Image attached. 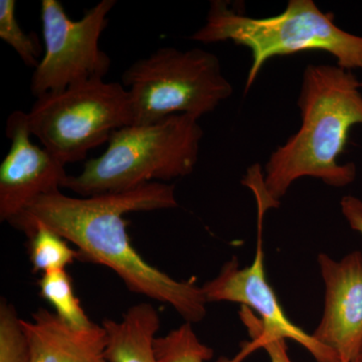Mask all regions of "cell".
<instances>
[{
  "mask_svg": "<svg viewBox=\"0 0 362 362\" xmlns=\"http://www.w3.org/2000/svg\"><path fill=\"white\" fill-rule=\"evenodd\" d=\"M177 206L175 185L164 182L90 197H71L61 190L37 197L9 225L23 233L35 225L47 226L75 245L82 261L111 269L131 292L169 305L185 322L197 323L206 315L202 288L147 263L131 244L123 218Z\"/></svg>",
  "mask_w": 362,
  "mask_h": 362,
  "instance_id": "6da1fadb",
  "label": "cell"
},
{
  "mask_svg": "<svg viewBox=\"0 0 362 362\" xmlns=\"http://www.w3.org/2000/svg\"><path fill=\"white\" fill-rule=\"evenodd\" d=\"M361 84L351 71L337 65L306 66L298 98L299 130L272 152L259 187L252 181L244 182L266 211L278 206L299 178H317L333 187L356 180L354 163L340 164L338 157L344 151L350 129L362 125Z\"/></svg>",
  "mask_w": 362,
  "mask_h": 362,
  "instance_id": "7a4b0ae2",
  "label": "cell"
},
{
  "mask_svg": "<svg viewBox=\"0 0 362 362\" xmlns=\"http://www.w3.org/2000/svg\"><path fill=\"white\" fill-rule=\"evenodd\" d=\"M204 44L232 42L251 51L247 92L267 62L275 57L322 51L344 70H362V37L335 25L334 14L324 13L313 0H290L285 11L256 18L230 9L225 0H213L204 25L190 37Z\"/></svg>",
  "mask_w": 362,
  "mask_h": 362,
  "instance_id": "3957f363",
  "label": "cell"
},
{
  "mask_svg": "<svg viewBox=\"0 0 362 362\" xmlns=\"http://www.w3.org/2000/svg\"><path fill=\"white\" fill-rule=\"evenodd\" d=\"M204 130L199 119L180 114L115 131L102 156L86 162L64 188L80 197L120 194L147 183L168 182L194 173Z\"/></svg>",
  "mask_w": 362,
  "mask_h": 362,
  "instance_id": "277c9868",
  "label": "cell"
},
{
  "mask_svg": "<svg viewBox=\"0 0 362 362\" xmlns=\"http://www.w3.org/2000/svg\"><path fill=\"white\" fill-rule=\"evenodd\" d=\"M129 94L131 125H150L173 115L199 119L233 95L213 52L195 47H159L122 74Z\"/></svg>",
  "mask_w": 362,
  "mask_h": 362,
  "instance_id": "5b68a950",
  "label": "cell"
},
{
  "mask_svg": "<svg viewBox=\"0 0 362 362\" xmlns=\"http://www.w3.org/2000/svg\"><path fill=\"white\" fill-rule=\"evenodd\" d=\"M28 129L64 165L83 160L90 150L130 126L129 94L120 83L93 78L37 98Z\"/></svg>",
  "mask_w": 362,
  "mask_h": 362,
  "instance_id": "8992f818",
  "label": "cell"
},
{
  "mask_svg": "<svg viewBox=\"0 0 362 362\" xmlns=\"http://www.w3.org/2000/svg\"><path fill=\"white\" fill-rule=\"evenodd\" d=\"M116 4V0H102L75 21L66 16L58 0H42L40 18L45 52L33 74V96L105 78L110 71L111 59L100 47V39Z\"/></svg>",
  "mask_w": 362,
  "mask_h": 362,
  "instance_id": "52a82bcc",
  "label": "cell"
},
{
  "mask_svg": "<svg viewBox=\"0 0 362 362\" xmlns=\"http://www.w3.org/2000/svg\"><path fill=\"white\" fill-rule=\"evenodd\" d=\"M262 218L264 214H259L258 242L254 261L245 268H240L235 257L226 262L218 275L202 287L207 303H240L256 312L266 330L299 343L310 352L317 362H339L329 349L294 325L283 312L278 298L266 278Z\"/></svg>",
  "mask_w": 362,
  "mask_h": 362,
  "instance_id": "ba28073f",
  "label": "cell"
},
{
  "mask_svg": "<svg viewBox=\"0 0 362 362\" xmlns=\"http://www.w3.org/2000/svg\"><path fill=\"white\" fill-rule=\"evenodd\" d=\"M11 147L0 164V221H13L42 195L61 192L68 175L51 152L33 143L28 113L14 111L7 119Z\"/></svg>",
  "mask_w": 362,
  "mask_h": 362,
  "instance_id": "9c48e42d",
  "label": "cell"
},
{
  "mask_svg": "<svg viewBox=\"0 0 362 362\" xmlns=\"http://www.w3.org/2000/svg\"><path fill=\"white\" fill-rule=\"evenodd\" d=\"M325 300L320 323L312 337L329 349L339 362L362 356V252L339 261L318 255Z\"/></svg>",
  "mask_w": 362,
  "mask_h": 362,
  "instance_id": "30bf717a",
  "label": "cell"
},
{
  "mask_svg": "<svg viewBox=\"0 0 362 362\" xmlns=\"http://www.w3.org/2000/svg\"><path fill=\"white\" fill-rule=\"evenodd\" d=\"M30 345V362H109L103 326L76 329L54 312L40 308L30 320L21 319Z\"/></svg>",
  "mask_w": 362,
  "mask_h": 362,
  "instance_id": "8fae6325",
  "label": "cell"
},
{
  "mask_svg": "<svg viewBox=\"0 0 362 362\" xmlns=\"http://www.w3.org/2000/svg\"><path fill=\"white\" fill-rule=\"evenodd\" d=\"M102 326L106 331L109 362H158L154 341L160 317L153 305H134L120 320L105 319Z\"/></svg>",
  "mask_w": 362,
  "mask_h": 362,
  "instance_id": "7c38bea8",
  "label": "cell"
},
{
  "mask_svg": "<svg viewBox=\"0 0 362 362\" xmlns=\"http://www.w3.org/2000/svg\"><path fill=\"white\" fill-rule=\"evenodd\" d=\"M28 239V254L33 270L51 272L66 270L80 254L69 246L68 240L45 225H35L25 233Z\"/></svg>",
  "mask_w": 362,
  "mask_h": 362,
  "instance_id": "4fadbf2b",
  "label": "cell"
},
{
  "mask_svg": "<svg viewBox=\"0 0 362 362\" xmlns=\"http://www.w3.org/2000/svg\"><path fill=\"white\" fill-rule=\"evenodd\" d=\"M39 286L42 297L52 305L54 313L64 322L76 329H87L94 325L76 296L66 270L42 274Z\"/></svg>",
  "mask_w": 362,
  "mask_h": 362,
  "instance_id": "5bb4252c",
  "label": "cell"
},
{
  "mask_svg": "<svg viewBox=\"0 0 362 362\" xmlns=\"http://www.w3.org/2000/svg\"><path fill=\"white\" fill-rule=\"evenodd\" d=\"M154 350L158 362H206L214 356V350L199 340L188 322L156 337Z\"/></svg>",
  "mask_w": 362,
  "mask_h": 362,
  "instance_id": "9a60e30c",
  "label": "cell"
},
{
  "mask_svg": "<svg viewBox=\"0 0 362 362\" xmlns=\"http://www.w3.org/2000/svg\"><path fill=\"white\" fill-rule=\"evenodd\" d=\"M16 9V0H0V39L13 47L25 65L35 69L40 62L42 45L35 35H28L21 28Z\"/></svg>",
  "mask_w": 362,
  "mask_h": 362,
  "instance_id": "2e32d148",
  "label": "cell"
},
{
  "mask_svg": "<svg viewBox=\"0 0 362 362\" xmlns=\"http://www.w3.org/2000/svg\"><path fill=\"white\" fill-rule=\"evenodd\" d=\"M0 362H30V345L16 307L0 302Z\"/></svg>",
  "mask_w": 362,
  "mask_h": 362,
  "instance_id": "e0dca14e",
  "label": "cell"
},
{
  "mask_svg": "<svg viewBox=\"0 0 362 362\" xmlns=\"http://www.w3.org/2000/svg\"><path fill=\"white\" fill-rule=\"evenodd\" d=\"M239 315L240 320L246 326L252 341L247 343L244 350L232 361H221L220 362H240L247 354L259 349L266 350L271 362H292L288 354V346L286 344L285 338L266 330L262 325L261 319L255 315L254 312L246 306L240 307Z\"/></svg>",
  "mask_w": 362,
  "mask_h": 362,
  "instance_id": "ac0fdd59",
  "label": "cell"
},
{
  "mask_svg": "<svg viewBox=\"0 0 362 362\" xmlns=\"http://www.w3.org/2000/svg\"><path fill=\"white\" fill-rule=\"evenodd\" d=\"M352 362H362V356L359 357L358 359H356V361H352Z\"/></svg>",
  "mask_w": 362,
  "mask_h": 362,
  "instance_id": "d6986e66",
  "label": "cell"
},
{
  "mask_svg": "<svg viewBox=\"0 0 362 362\" xmlns=\"http://www.w3.org/2000/svg\"><path fill=\"white\" fill-rule=\"evenodd\" d=\"M361 88H362V82H361Z\"/></svg>",
  "mask_w": 362,
  "mask_h": 362,
  "instance_id": "ffe728a7",
  "label": "cell"
}]
</instances>
